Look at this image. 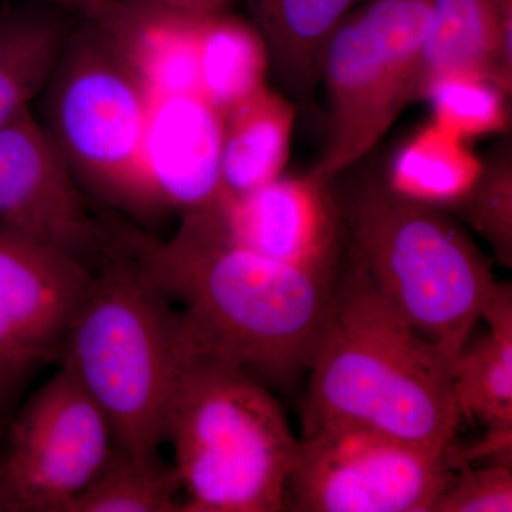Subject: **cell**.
<instances>
[{
	"label": "cell",
	"instance_id": "7402d4cb",
	"mask_svg": "<svg viewBox=\"0 0 512 512\" xmlns=\"http://www.w3.org/2000/svg\"><path fill=\"white\" fill-rule=\"evenodd\" d=\"M183 505L180 476L160 451L136 456L114 446L99 476L67 512H177Z\"/></svg>",
	"mask_w": 512,
	"mask_h": 512
},
{
	"label": "cell",
	"instance_id": "6da1fadb",
	"mask_svg": "<svg viewBox=\"0 0 512 512\" xmlns=\"http://www.w3.org/2000/svg\"><path fill=\"white\" fill-rule=\"evenodd\" d=\"M123 242L183 312L201 348L261 383L309 369L328 323L338 276L312 274L238 244L214 205L181 215L167 239Z\"/></svg>",
	"mask_w": 512,
	"mask_h": 512
},
{
	"label": "cell",
	"instance_id": "d6986e66",
	"mask_svg": "<svg viewBox=\"0 0 512 512\" xmlns=\"http://www.w3.org/2000/svg\"><path fill=\"white\" fill-rule=\"evenodd\" d=\"M293 123L291 101L266 84L225 114L220 197L245 194L281 177Z\"/></svg>",
	"mask_w": 512,
	"mask_h": 512
},
{
	"label": "cell",
	"instance_id": "8fae6325",
	"mask_svg": "<svg viewBox=\"0 0 512 512\" xmlns=\"http://www.w3.org/2000/svg\"><path fill=\"white\" fill-rule=\"evenodd\" d=\"M0 227L59 249L94 271L111 245L33 109L0 128Z\"/></svg>",
	"mask_w": 512,
	"mask_h": 512
},
{
	"label": "cell",
	"instance_id": "5bb4252c",
	"mask_svg": "<svg viewBox=\"0 0 512 512\" xmlns=\"http://www.w3.org/2000/svg\"><path fill=\"white\" fill-rule=\"evenodd\" d=\"M456 74L481 76L512 93V0H434L414 69L410 104Z\"/></svg>",
	"mask_w": 512,
	"mask_h": 512
},
{
	"label": "cell",
	"instance_id": "4fadbf2b",
	"mask_svg": "<svg viewBox=\"0 0 512 512\" xmlns=\"http://www.w3.org/2000/svg\"><path fill=\"white\" fill-rule=\"evenodd\" d=\"M224 116L200 94L151 101L144 163L160 211L207 210L221 195Z\"/></svg>",
	"mask_w": 512,
	"mask_h": 512
},
{
	"label": "cell",
	"instance_id": "ba28073f",
	"mask_svg": "<svg viewBox=\"0 0 512 512\" xmlns=\"http://www.w3.org/2000/svg\"><path fill=\"white\" fill-rule=\"evenodd\" d=\"M453 446L434 450L350 424L319 427L299 441L286 507L431 512L453 474Z\"/></svg>",
	"mask_w": 512,
	"mask_h": 512
},
{
	"label": "cell",
	"instance_id": "3957f363",
	"mask_svg": "<svg viewBox=\"0 0 512 512\" xmlns=\"http://www.w3.org/2000/svg\"><path fill=\"white\" fill-rule=\"evenodd\" d=\"M200 346L183 312L121 241L97 266L59 363L106 414L114 446L146 456L165 443L175 382Z\"/></svg>",
	"mask_w": 512,
	"mask_h": 512
},
{
	"label": "cell",
	"instance_id": "484cf974",
	"mask_svg": "<svg viewBox=\"0 0 512 512\" xmlns=\"http://www.w3.org/2000/svg\"><path fill=\"white\" fill-rule=\"evenodd\" d=\"M64 10L77 19H90L99 15L110 0H39Z\"/></svg>",
	"mask_w": 512,
	"mask_h": 512
},
{
	"label": "cell",
	"instance_id": "44dd1931",
	"mask_svg": "<svg viewBox=\"0 0 512 512\" xmlns=\"http://www.w3.org/2000/svg\"><path fill=\"white\" fill-rule=\"evenodd\" d=\"M269 67L264 39L251 22L229 10L201 16V94L222 116L265 86Z\"/></svg>",
	"mask_w": 512,
	"mask_h": 512
},
{
	"label": "cell",
	"instance_id": "83f0119b",
	"mask_svg": "<svg viewBox=\"0 0 512 512\" xmlns=\"http://www.w3.org/2000/svg\"><path fill=\"white\" fill-rule=\"evenodd\" d=\"M0 512H8L5 490H3L2 477H0Z\"/></svg>",
	"mask_w": 512,
	"mask_h": 512
},
{
	"label": "cell",
	"instance_id": "7c38bea8",
	"mask_svg": "<svg viewBox=\"0 0 512 512\" xmlns=\"http://www.w3.org/2000/svg\"><path fill=\"white\" fill-rule=\"evenodd\" d=\"M332 181L309 171L218 198L214 210L238 244L281 264L338 276L348 244Z\"/></svg>",
	"mask_w": 512,
	"mask_h": 512
},
{
	"label": "cell",
	"instance_id": "30bf717a",
	"mask_svg": "<svg viewBox=\"0 0 512 512\" xmlns=\"http://www.w3.org/2000/svg\"><path fill=\"white\" fill-rule=\"evenodd\" d=\"M94 269L0 227V412L40 367L60 362Z\"/></svg>",
	"mask_w": 512,
	"mask_h": 512
},
{
	"label": "cell",
	"instance_id": "d4e9b609",
	"mask_svg": "<svg viewBox=\"0 0 512 512\" xmlns=\"http://www.w3.org/2000/svg\"><path fill=\"white\" fill-rule=\"evenodd\" d=\"M512 467L460 464L451 474L431 512H511Z\"/></svg>",
	"mask_w": 512,
	"mask_h": 512
},
{
	"label": "cell",
	"instance_id": "e0dca14e",
	"mask_svg": "<svg viewBox=\"0 0 512 512\" xmlns=\"http://www.w3.org/2000/svg\"><path fill=\"white\" fill-rule=\"evenodd\" d=\"M76 20L39 0L0 9V128L33 109Z\"/></svg>",
	"mask_w": 512,
	"mask_h": 512
},
{
	"label": "cell",
	"instance_id": "9a60e30c",
	"mask_svg": "<svg viewBox=\"0 0 512 512\" xmlns=\"http://www.w3.org/2000/svg\"><path fill=\"white\" fill-rule=\"evenodd\" d=\"M202 15L156 0H110L90 19L107 33L153 101L178 94L202 96L198 70Z\"/></svg>",
	"mask_w": 512,
	"mask_h": 512
},
{
	"label": "cell",
	"instance_id": "277c9868",
	"mask_svg": "<svg viewBox=\"0 0 512 512\" xmlns=\"http://www.w3.org/2000/svg\"><path fill=\"white\" fill-rule=\"evenodd\" d=\"M165 441L183 512H279L299 441L265 384L198 348L181 367Z\"/></svg>",
	"mask_w": 512,
	"mask_h": 512
},
{
	"label": "cell",
	"instance_id": "7a4b0ae2",
	"mask_svg": "<svg viewBox=\"0 0 512 512\" xmlns=\"http://www.w3.org/2000/svg\"><path fill=\"white\" fill-rule=\"evenodd\" d=\"M453 362L393 308L348 256L308 369L303 434L350 424L448 450L461 423Z\"/></svg>",
	"mask_w": 512,
	"mask_h": 512
},
{
	"label": "cell",
	"instance_id": "ac0fdd59",
	"mask_svg": "<svg viewBox=\"0 0 512 512\" xmlns=\"http://www.w3.org/2000/svg\"><path fill=\"white\" fill-rule=\"evenodd\" d=\"M481 319L490 326L454 357V396L461 419L484 424L487 434L512 437V289L497 282Z\"/></svg>",
	"mask_w": 512,
	"mask_h": 512
},
{
	"label": "cell",
	"instance_id": "4316f807",
	"mask_svg": "<svg viewBox=\"0 0 512 512\" xmlns=\"http://www.w3.org/2000/svg\"><path fill=\"white\" fill-rule=\"evenodd\" d=\"M156 2L192 13H214L229 10L234 0H156Z\"/></svg>",
	"mask_w": 512,
	"mask_h": 512
},
{
	"label": "cell",
	"instance_id": "ffe728a7",
	"mask_svg": "<svg viewBox=\"0 0 512 512\" xmlns=\"http://www.w3.org/2000/svg\"><path fill=\"white\" fill-rule=\"evenodd\" d=\"M483 165L467 141L430 121L396 151L383 180L399 197L448 212L476 184Z\"/></svg>",
	"mask_w": 512,
	"mask_h": 512
},
{
	"label": "cell",
	"instance_id": "9c48e42d",
	"mask_svg": "<svg viewBox=\"0 0 512 512\" xmlns=\"http://www.w3.org/2000/svg\"><path fill=\"white\" fill-rule=\"evenodd\" d=\"M113 450L106 414L60 365L6 431L0 477L8 512H67Z\"/></svg>",
	"mask_w": 512,
	"mask_h": 512
},
{
	"label": "cell",
	"instance_id": "8992f818",
	"mask_svg": "<svg viewBox=\"0 0 512 512\" xmlns=\"http://www.w3.org/2000/svg\"><path fill=\"white\" fill-rule=\"evenodd\" d=\"M37 119L84 191L130 214H156L144 141L151 99L94 19H77Z\"/></svg>",
	"mask_w": 512,
	"mask_h": 512
},
{
	"label": "cell",
	"instance_id": "2e32d148",
	"mask_svg": "<svg viewBox=\"0 0 512 512\" xmlns=\"http://www.w3.org/2000/svg\"><path fill=\"white\" fill-rule=\"evenodd\" d=\"M363 0H247L249 22L264 39L269 66L296 99L320 83L322 60L340 22Z\"/></svg>",
	"mask_w": 512,
	"mask_h": 512
},
{
	"label": "cell",
	"instance_id": "cb8c5ba5",
	"mask_svg": "<svg viewBox=\"0 0 512 512\" xmlns=\"http://www.w3.org/2000/svg\"><path fill=\"white\" fill-rule=\"evenodd\" d=\"M448 214L485 239L498 264L512 266V150L510 141L484 161L476 184Z\"/></svg>",
	"mask_w": 512,
	"mask_h": 512
},
{
	"label": "cell",
	"instance_id": "5b68a950",
	"mask_svg": "<svg viewBox=\"0 0 512 512\" xmlns=\"http://www.w3.org/2000/svg\"><path fill=\"white\" fill-rule=\"evenodd\" d=\"M348 256L417 332L456 357L493 295V262L448 212L366 175L340 201Z\"/></svg>",
	"mask_w": 512,
	"mask_h": 512
},
{
	"label": "cell",
	"instance_id": "52a82bcc",
	"mask_svg": "<svg viewBox=\"0 0 512 512\" xmlns=\"http://www.w3.org/2000/svg\"><path fill=\"white\" fill-rule=\"evenodd\" d=\"M434 0H365L330 37L320 82L329 136L312 173L332 181L382 140L404 107Z\"/></svg>",
	"mask_w": 512,
	"mask_h": 512
},
{
	"label": "cell",
	"instance_id": "603a6c76",
	"mask_svg": "<svg viewBox=\"0 0 512 512\" xmlns=\"http://www.w3.org/2000/svg\"><path fill=\"white\" fill-rule=\"evenodd\" d=\"M510 94L481 76L456 74L430 87L426 100L433 123L461 140L507 133L511 124Z\"/></svg>",
	"mask_w": 512,
	"mask_h": 512
},
{
	"label": "cell",
	"instance_id": "f1b7e54d",
	"mask_svg": "<svg viewBox=\"0 0 512 512\" xmlns=\"http://www.w3.org/2000/svg\"><path fill=\"white\" fill-rule=\"evenodd\" d=\"M2 417H3V414H2V412H0V427H2Z\"/></svg>",
	"mask_w": 512,
	"mask_h": 512
}]
</instances>
